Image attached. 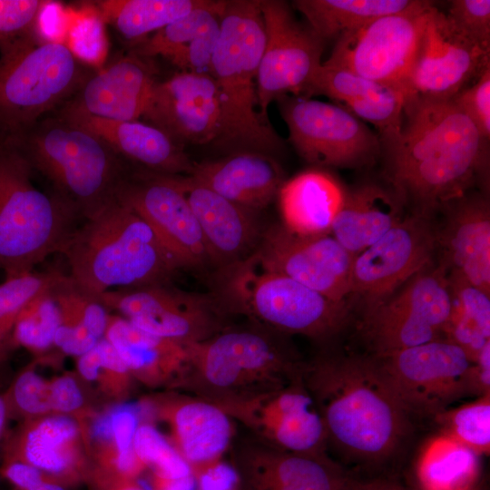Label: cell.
Wrapping results in <instances>:
<instances>
[{
  "label": "cell",
  "mask_w": 490,
  "mask_h": 490,
  "mask_svg": "<svg viewBox=\"0 0 490 490\" xmlns=\"http://www.w3.org/2000/svg\"><path fill=\"white\" fill-rule=\"evenodd\" d=\"M382 151L386 180L410 214L436 220L467 193H488L489 140L452 98L408 97L399 134Z\"/></svg>",
  "instance_id": "cell-1"
},
{
  "label": "cell",
  "mask_w": 490,
  "mask_h": 490,
  "mask_svg": "<svg viewBox=\"0 0 490 490\" xmlns=\"http://www.w3.org/2000/svg\"><path fill=\"white\" fill-rule=\"evenodd\" d=\"M301 378L321 416L328 448L378 465L407 441L411 416L374 356L325 351L304 360Z\"/></svg>",
  "instance_id": "cell-2"
},
{
  "label": "cell",
  "mask_w": 490,
  "mask_h": 490,
  "mask_svg": "<svg viewBox=\"0 0 490 490\" xmlns=\"http://www.w3.org/2000/svg\"><path fill=\"white\" fill-rule=\"evenodd\" d=\"M61 253L71 282L97 299L113 288L165 283L179 269L152 228L116 198L83 219Z\"/></svg>",
  "instance_id": "cell-3"
},
{
  "label": "cell",
  "mask_w": 490,
  "mask_h": 490,
  "mask_svg": "<svg viewBox=\"0 0 490 490\" xmlns=\"http://www.w3.org/2000/svg\"><path fill=\"white\" fill-rule=\"evenodd\" d=\"M287 338L250 322L230 324L187 347L186 368L169 390L216 403L282 387L301 376L304 362Z\"/></svg>",
  "instance_id": "cell-4"
},
{
  "label": "cell",
  "mask_w": 490,
  "mask_h": 490,
  "mask_svg": "<svg viewBox=\"0 0 490 490\" xmlns=\"http://www.w3.org/2000/svg\"><path fill=\"white\" fill-rule=\"evenodd\" d=\"M213 295L227 315L284 336L299 335L327 341L350 321L354 308L335 301L266 266L252 252L220 268Z\"/></svg>",
  "instance_id": "cell-5"
},
{
  "label": "cell",
  "mask_w": 490,
  "mask_h": 490,
  "mask_svg": "<svg viewBox=\"0 0 490 490\" xmlns=\"http://www.w3.org/2000/svg\"><path fill=\"white\" fill-rule=\"evenodd\" d=\"M265 33L260 1H227L209 73L220 103L221 132L216 142L239 152L264 154L283 142L259 111L257 75Z\"/></svg>",
  "instance_id": "cell-6"
},
{
  "label": "cell",
  "mask_w": 490,
  "mask_h": 490,
  "mask_svg": "<svg viewBox=\"0 0 490 490\" xmlns=\"http://www.w3.org/2000/svg\"><path fill=\"white\" fill-rule=\"evenodd\" d=\"M10 140L82 220L115 199L130 170L102 139L59 115L45 117Z\"/></svg>",
  "instance_id": "cell-7"
},
{
  "label": "cell",
  "mask_w": 490,
  "mask_h": 490,
  "mask_svg": "<svg viewBox=\"0 0 490 490\" xmlns=\"http://www.w3.org/2000/svg\"><path fill=\"white\" fill-rule=\"evenodd\" d=\"M33 168L12 140L0 138V270L12 279L64 245L82 221L54 193L38 190Z\"/></svg>",
  "instance_id": "cell-8"
},
{
  "label": "cell",
  "mask_w": 490,
  "mask_h": 490,
  "mask_svg": "<svg viewBox=\"0 0 490 490\" xmlns=\"http://www.w3.org/2000/svg\"><path fill=\"white\" fill-rule=\"evenodd\" d=\"M82 61L65 44L35 31L0 47V138L26 132L86 81Z\"/></svg>",
  "instance_id": "cell-9"
},
{
  "label": "cell",
  "mask_w": 490,
  "mask_h": 490,
  "mask_svg": "<svg viewBox=\"0 0 490 490\" xmlns=\"http://www.w3.org/2000/svg\"><path fill=\"white\" fill-rule=\"evenodd\" d=\"M451 307L446 272L434 260L360 315L359 331L373 356L418 346L444 338Z\"/></svg>",
  "instance_id": "cell-10"
},
{
  "label": "cell",
  "mask_w": 490,
  "mask_h": 490,
  "mask_svg": "<svg viewBox=\"0 0 490 490\" xmlns=\"http://www.w3.org/2000/svg\"><path fill=\"white\" fill-rule=\"evenodd\" d=\"M374 357L411 417H435L470 395L472 361L464 349L446 338Z\"/></svg>",
  "instance_id": "cell-11"
},
{
  "label": "cell",
  "mask_w": 490,
  "mask_h": 490,
  "mask_svg": "<svg viewBox=\"0 0 490 490\" xmlns=\"http://www.w3.org/2000/svg\"><path fill=\"white\" fill-rule=\"evenodd\" d=\"M278 100L289 141L307 162L354 169L380 156L379 136L339 105L292 95Z\"/></svg>",
  "instance_id": "cell-12"
},
{
  "label": "cell",
  "mask_w": 490,
  "mask_h": 490,
  "mask_svg": "<svg viewBox=\"0 0 490 490\" xmlns=\"http://www.w3.org/2000/svg\"><path fill=\"white\" fill-rule=\"evenodd\" d=\"M436 223L418 215L404 219L353 260L348 301L360 315L382 303L432 262Z\"/></svg>",
  "instance_id": "cell-13"
},
{
  "label": "cell",
  "mask_w": 490,
  "mask_h": 490,
  "mask_svg": "<svg viewBox=\"0 0 490 490\" xmlns=\"http://www.w3.org/2000/svg\"><path fill=\"white\" fill-rule=\"evenodd\" d=\"M213 404L266 444L292 453L328 456L321 416L301 376L277 388Z\"/></svg>",
  "instance_id": "cell-14"
},
{
  "label": "cell",
  "mask_w": 490,
  "mask_h": 490,
  "mask_svg": "<svg viewBox=\"0 0 490 490\" xmlns=\"http://www.w3.org/2000/svg\"><path fill=\"white\" fill-rule=\"evenodd\" d=\"M434 2L381 16L340 35L324 65L402 89L407 83L425 23Z\"/></svg>",
  "instance_id": "cell-15"
},
{
  "label": "cell",
  "mask_w": 490,
  "mask_h": 490,
  "mask_svg": "<svg viewBox=\"0 0 490 490\" xmlns=\"http://www.w3.org/2000/svg\"><path fill=\"white\" fill-rule=\"evenodd\" d=\"M98 299L138 328L187 347L230 325L229 315L214 296L179 290L165 283L112 289Z\"/></svg>",
  "instance_id": "cell-16"
},
{
  "label": "cell",
  "mask_w": 490,
  "mask_h": 490,
  "mask_svg": "<svg viewBox=\"0 0 490 490\" xmlns=\"http://www.w3.org/2000/svg\"><path fill=\"white\" fill-rule=\"evenodd\" d=\"M265 43L257 75L259 111L267 120L270 103L286 95L306 97L322 64L324 41L300 24L283 1H260Z\"/></svg>",
  "instance_id": "cell-17"
},
{
  "label": "cell",
  "mask_w": 490,
  "mask_h": 490,
  "mask_svg": "<svg viewBox=\"0 0 490 490\" xmlns=\"http://www.w3.org/2000/svg\"><path fill=\"white\" fill-rule=\"evenodd\" d=\"M142 409L162 423L166 436L188 465L196 484L220 469L237 426L219 407L177 390H158L139 400Z\"/></svg>",
  "instance_id": "cell-18"
},
{
  "label": "cell",
  "mask_w": 490,
  "mask_h": 490,
  "mask_svg": "<svg viewBox=\"0 0 490 490\" xmlns=\"http://www.w3.org/2000/svg\"><path fill=\"white\" fill-rule=\"evenodd\" d=\"M115 198L144 220L179 269L211 262L201 230L174 175L129 170Z\"/></svg>",
  "instance_id": "cell-19"
},
{
  "label": "cell",
  "mask_w": 490,
  "mask_h": 490,
  "mask_svg": "<svg viewBox=\"0 0 490 490\" xmlns=\"http://www.w3.org/2000/svg\"><path fill=\"white\" fill-rule=\"evenodd\" d=\"M490 50L461 34L434 5L426 17L407 83L408 97L447 100L490 65Z\"/></svg>",
  "instance_id": "cell-20"
},
{
  "label": "cell",
  "mask_w": 490,
  "mask_h": 490,
  "mask_svg": "<svg viewBox=\"0 0 490 490\" xmlns=\"http://www.w3.org/2000/svg\"><path fill=\"white\" fill-rule=\"evenodd\" d=\"M227 456L235 490H342L354 480L329 456L281 450L242 429Z\"/></svg>",
  "instance_id": "cell-21"
},
{
  "label": "cell",
  "mask_w": 490,
  "mask_h": 490,
  "mask_svg": "<svg viewBox=\"0 0 490 490\" xmlns=\"http://www.w3.org/2000/svg\"><path fill=\"white\" fill-rule=\"evenodd\" d=\"M253 252L270 269L332 300L348 301L355 256L331 234L302 236L277 224L261 234Z\"/></svg>",
  "instance_id": "cell-22"
},
{
  "label": "cell",
  "mask_w": 490,
  "mask_h": 490,
  "mask_svg": "<svg viewBox=\"0 0 490 490\" xmlns=\"http://www.w3.org/2000/svg\"><path fill=\"white\" fill-rule=\"evenodd\" d=\"M142 118L182 147L216 143L221 110L213 77L210 73L181 71L156 82Z\"/></svg>",
  "instance_id": "cell-23"
},
{
  "label": "cell",
  "mask_w": 490,
  "mask_h": 490,
  "mask_svg": "<svg viewBox=\"0 0 490 490\" xmlns=\"http://www.w3.org/2000/svg\"><path fill=\"white\" fill-rule=\"evenodd\" d=\"M2 458L25 462L74 487L85 483L91 466L82 426L61 415L21 422L5 435Z\"/></svg>",
  "instance_id": "cell-24"
},
{
  "label": "cell",
  "mask_w": 490,
  "mask_h": 490,
  "mask_svg": "<svg viewBox=\"0 0 490 490\" xmlns=\"http://www.w3.org/2000/svg\"><path fill=\"white\" fill-rule=\"evenodd\" d=\"M436 224L437 262L490 294V203L475 191L453 201Z\"/></svg>",
  "instance_id": "cell-25"
},
{
  "label": "cell",
  "mask_w": 490,
  "mask_h": 490,
  "mask_svg": "<svg viewBox=\"0 0 490 490\" xmlns=\"http://www.w3.org/2000/svg\"><path fill=\"white\" fill-rule=\"evenodd\" d=\"M201 230L211 261L220 268L250 256L260 230L256 211L243 208L188 175H174Z\"/></svg>",
  "instance_id": "cell-26"
},
{
  "label": "cell",
  "mask_w": 490,
  "mask_h": 490,
  "mask_svg": "<svg viewBox=\"0 0 490 490\" xmlns=\"http://www.w3.org/2000/svg\"><path fill=\"white\" fill-rule=\"evenodd\" d=\"M318 94L328 96L359 120L374 125L382 148L398 136L408 99L402 89L321 64L306 97Z\"/></svg>",
  "instance_id": "cell-27"
},
{
  "label": "cell",
  "mask_w": 490,
  "mask_h": 490,
  "mask_svg": "<svg viewBox=\"0 0 490 490\" xmlns=\"http://www.w3.org/2000/svg\"><path fill=\"white\" fill-rule=\"evenodd\" d=\"M156 83L137 54L124 56L89 76L62 108L114 121L143 116Z\"/></svg>",
  "instance_id": "cell-28"
},
{
  "label": "cell",
  "mask_w": 490,
  "mask_h": 490,
  "mask_svg": "<svg viewBox=\"0 0 490 490\" xmlns=\"http://www.w3.org/2000/svg\"><path fill=\"white\" fill-rule=\"evenodd\" d=\"M57 115L92 132L119 156L145 170L167 175H189L194 162L165 132L144 122L114 121L61 108Z\"/></svg>",
  "instance_id": "cell-29"
},
{
  "label": "cell",
  "mask_w": 490,
  "mask_h": 490,
  "mask_svg": "<svg viewBox=\"0 0 490 490\" xmlns=\"http://www.w3.org/2000/svg\"><path fill=\"white\" fill-rule=\"evenodd\" d=\"M188 176L254 211L269 205L284 182L278 162L268 154L255 152H239L220 160L194 163Z\"/></svg>",
  "instance_id": "cell-30"
},
{
  "label": "cell",
  "mask_w": 490,
  "mask_h": 490,
  "mask_svg": "<svg viewBox=\"0 0 490 490\" xmlns=\"http://www.w3.org/2000/svg\"><path fill=\"white\" fill-rule=\"evenodd\" d=\"M104 338L134 381L150 389H172L186 368L187 346L143 331L119 315L109 316Z\"/></svg>",
  "instance_id": "cell-31"
},
{
  "label": "cell",
  "mask_w": 490,
  "mask_h": 490,
  "mask_svg": "<svg viewBox=\"0 0 490 490\" xmlns=\"http://www.w3.org/2000/svg\"><path fill=\"white\" fill-rule=\"evenodd\" d=\"M405 210L389 186L366 182L346 190L330 234L356 256L399 223L406 216Z\"/></svg>",
  "instance_id": "cell-32"
},
{
  "label": "cell",
  "mask_w": 490,
  "mask_h": 490,
  "mask_svg": "<svg viewBox=\"0 0 490 490\" xmlns=\"http://www.w3.org/2000/svg\"><path fill=\"white\" fill-rule=\"evenodd\" d=\"M346 190L329 173L309 170L281 185L278 197L283 226L302 236L330 234Z\"/></svg>",
  "instance_id": "cell-33"
},
{
  "label": "cell",
  "mask_w": 490,
  "mask_h": 490,
  "mask_svg": "<svg viewBox=\"0 0 490 490\" xmlns=\"http://www.w3.org/2000/svg\"><path fill=\"white\" fill-rule=\"evenodd\" d=\"M140 422L138 411L127 402L101 408L83 426L91 467L110 475L138 479L147 470L133 449Z\"/></svg>",
  "instance_id": "cell-34"
},
{
  "label": "cell",
  "mask_w": 490,
  "mask_h": 490,
  "mask_svg": "<svg viewBox=\"0 0 490 490\" xmlns=\"http://www.w3.org/2000/svg\"><path fill=\"white\" fill-rule=\"evenodd\" d=\"M52 294L60 311L54 347L65 355L78 358L104 338L108 309L99 299L77 289L65 276Z\"/></svg>",
  "instance_id": "cell-35"
},
{
  "label": "cell",
  "mask_w": 490,
  "mask_h": 490,
  "mask_svg": "<svg viewBox=\"0 0 490 490\" xmlns=\"http://www.w3.org/2000/svg\"><path fill=\"white\" fill-rule=\"evenodd\" d=\"M419 490H473L480 456L439 432L422 446L415 466Z\"/></svg>",
  "instance_id": "cell-36"
},
{
  "label": "cell",
  "mask_w": 490,
  "mask_h": 490,
  "mask_svg": "<svg viewBox=\"0 0 490 490\" xmlns=\"http://www.w3.org/2000/svg\"><path fill=\"white\" fill-rule=\"evenodd\" d=\"M423 0H297L293 5L324 42L338 38L384 15L402 13Z\"/></svg>",
  "instance_id": "cell-37"
},
{
  "label": "cell",
  "mask_w": 490,
  "mask_h": 490,
  "mask_svg": "<svg viewBox=\"0 0 490 490\" xmlns=\"http://www.w3.org/2000/svg\"><path fill=\"white\" fill-rule=\"evenodd\" d=\"M446 275L452 307L444 338L459 346L474 361L490 343V294L457 274Z\"/></svg>",
  "instance_id": "cell-38"
},
{
  "label": "cell",
  "mask_w": 490,
  "mask_h": 490,
  "mask_svg": "<svg viewBox=\"0 0 490 490\" xmlns=\"http://www.w3.org/2000/svg\"><path fill=\"white\" fill-rule=\"evenodd\" d=\"M208 0H103L102 16L125 39L142 41L170 23L204 5Z\"/></svg>",
  "instance_id": "cell-39"
},
{
  "label": "cell",
  "mask_w": 490,
  "mask_h": 490,
  "mask_svg": "<svg viewBox=\"0 0 490 490\" xmlns=\"http://www.w3.org/2000/svg\"><path fill=\"white\" fill-rule=\"evenodd\" d=\"M76 374L109 404L126 403L134 379L116 349L103 338L91 350L77 358Z\"/></svg>",
  "instance_id": "cell-40"
},
{
  "label": "cell",
  "mask_w": 490,
  "mask_h": 490,
  "mask_svg": "<svg viewBox=\"0 0 490 490\" xmlns=\"http://www.w3.org/2000/svg\"><path fill=\"white\" fill-rule=\"evenodd\" d=\"M440 432L478 456L490 451V394L459 407L447 408L434 417Z\"/></svg>",
  "instance_id": "cell-41"
},
{
  "label": "cell",
  "mask_w": 490,
  "mask_h": 490,
  "mask_svg": "<svg viewBox=\"0 0 490 490\" xmlns=\"http://www.w3.org/2000/svg\"><path fill=\"white\" fill-rule=\"evenodd\" d=\"M227 1L208 2L139 42L135 54L140 57L162 55L167 57L185 45L213 21L220 18Z\"/></svg>",
  "instance_id": "cell-42"
},
{
  "label": "cell",
  "mask_w": 490,
  "mask_h": 490,
  "mask_svg": "<svg viewBox=\"0 0 490 490\" xmlns=\"http://www.w3.org/2000/svg\"><path fill=\"white\" fill-rule=\"evenodd\" d=\"M52 290L35 297L20 312L10 337L14 346L23 347L36 355L54 347L60 311Z\"/></svg>",
  "instance_id": "cell-43"
},
{
  "label": "cell",
  "mask_w": 490,
  "mask_h": 490,
  "mask_svg": "<svg viewBox=\"0 0 490 490\" xmlns=\"http://www.w3.org/2000/svg\"><path fill=\"white\" fill-rule=\"evenodd\" d=\"M64 277L56 272H30L6 279L0 284V354L10 340L14 325L24 308L35 297L54 289Z\"/></svg>",
  "instance_id": "cell-44"
},
{
  "label": "cell",
  "mask_w": 490,
  "mask_h": 490,
  "mask_svg": "<svg viewBox=\"0 0 490 490\" xmlns=\"http://www.w3.org/2000/svg\"><path fill=\"white\" fill-rule=\"evenodd\" d=\"M10 419L20 423L52 415L48 379L30 364L22 369L1 394Z\"/></svg>",
  "instance_id": "cell-45"
},
{
  "label": "cell",
  "mask_w": 490,
  "mask_h": 490,
  "mask_svg": "<svg viewBox=\"0 0 490 490\" xmlns=\"http://www.w3.org/2000/svg\"><path fill=\"white\" fill-rule=\"evenodd\" d=\"M133 449L152 474L169 478L192 475L166 436L150 422H140L134 434Z\"/></svg>",
  "instance_id": "cell-46"
},
{
  "label": "cell",
  "mask_w": 490,
  "mask_h": 490,
  "mask_svg": "<svg viewBox=\"0 0 490 490\" xmlns=\"http://www.w3.org/2000/svg\"><path fill=\"white\" fill-rule=\"evenodd\" d=\"M52 415L72 417L83 426L101 409L91 399V390L76 373L64 372L48 379Z\"/></svg>",
  "instance_id": "cell-47"
},
{
  "label": "cell",
  "mask_w": 490,
  "mask_h": 490,
  "mask_svg": "<svg viewBox=\"0 0 490 490\" xmlns=\"http://www.w3.org/2000/svg\"><path fill=\"white\" fill-rule=\"evenodd\" d=\"M445 14L461 34L490 50L489 0H453Z\"/></svg>",
  "instance_id": "cell-48"
},
{
  "label": "cell",
  "mask_w": 490,
  "mask_h": 490,
  "mask_svg": "<svg viewBox=\"0 0 490 490\" xmlns=\"http://www.w3.org/2000/svg\"><path fill=\"white\" fill-rule=\"evenodd\" d=\"M45 0H0V47L37 31Z\"/></svg>",
  "instance_id": "cell-49"
},
{
  "label": "cell",
  "mask_w": 490,
  "mask_h": 490,
  "mask_svg": "<svg viewBox=\"0 0 490 490\" xmlns=\"http://www.w3.org/2000/svg\"><path fill=\"white\" fill-rule=\"evenodd\" d=\"M220 17L166 58L184 72L209 73L220 35Z\"/></svg>",
  "instance_id": "cell-50"
},
{
  "label": "cell",
  "mask_w": 490,
  "mask_h": 490,
  "mask_svg": "<svg viewBox=\"0 0 490 490\" xmlns=\"http://www.w3.org/2000/svg\"><path fill=\"white\" fill-rule=\"evenodd\" d=\"M471 120L480 133L490 139V65L452 98Z\"/></svg>",
  "instance_id": "cell-51"
},
{
  "label": "cell",
  "mask_w": 490,
  "mask_h": 490,
  "mask_svg": "<svg viewBox=\"0 0 490 490\" xmlns=\"http://www.w3.org/2000/svg\"><path fill=\"white\" fill-rule=\"evenodd\" d=\"M0 476L14 490H27L45 480L58 479L25 462L5 458L0 461Z\"/></svg>",
  "instance_id": "cell-52"
},
{
  "label": "cell",
  "mask_w": 490,
  "mask_h": 490,
  "mask_svg": "<svg viewBox=\"0 0 490 490\" xmlns=\"http://www.w3.org/2000/svg\"><path fill=\"white\" fill-rule=\"evenodd\" d=\"M468 381L470 395L481 397L490 394V343L472 361Z\"/></svg>",
  "instance_id": "cell-53"
},
{
  "label": "cell",
  "mask_w": 490,
  "mask_h": 490,
  "mask_svg": "<svg viewBox=\"0 0 490 490\" xmlns=\"http://www.w3.org/2000/svg\"><path fill=\"white\" fill-rule=\"evenodd\" d=\"M85 483L92 490H146L138 479L110 475L91 467Z\"/></svg>",
  "instance_id": "cell-54"
},
{
  "label": "cell",
  "mask_w": 490,
  "mask_h": 490,
  "mask_svg": "<svg viewBox=\"0 0 490 490\" xmlns=\"http://www.w3.org/2000/svg\"><path fill=\"white\" fill-rule=\"evenodd\" d=\"M150 481L152 490H198L192 475L169 478L151 473Z\"/></svg>",
  "instance_id": "cell-55"
},
{
  "label": "cell",
  "mask_w": 490,
  "mask_h": 490,
  "mask_svg": "<svg viewBox=\"0 0 490 490\" xmlns=\"http://www.w3.org/2000/svg\"><path fill=\"white\" fill-rule=\"evenodd\" d=\"M342 490H407V489L396 482L386 480V479H373V480H368V481H359V480L354 479L349 485H348Z\"/></svg>",
  "instance_id": "cell-56"
},
{
  "label": "cell",
  "mask_w": 490,
  "mask_h": 490,
  "mask_svg": "<svg viewBox=\"0 0 490 490\" xmlns=\"http://www.w3.org/2000/svg\"><path fill=\"white\" fill-rule=\"evenodd\" d=\"M75 487L62 480L54 478L39 483L27 490H72Z\"/></svg>",
  "instance_id": "cell-57"
},
{
  "label": "cell",
  "mask_w": 490,
  "mask_h": 490,
  "mask_svg": "<svg viewBox=\"0 0 490 490\" xmlns=\"http://www.w3.org/2000/svg\"><path fill=\"white\" fill-rule=\"evenodd\" d=\"M8 420H9V417L7 415L6 407L3 399V397L0 394V458H1V451H2L4 439L6 435V426H7Z\"/></svg>",
  "instance_id": "cell-58"
}]
</instances>
